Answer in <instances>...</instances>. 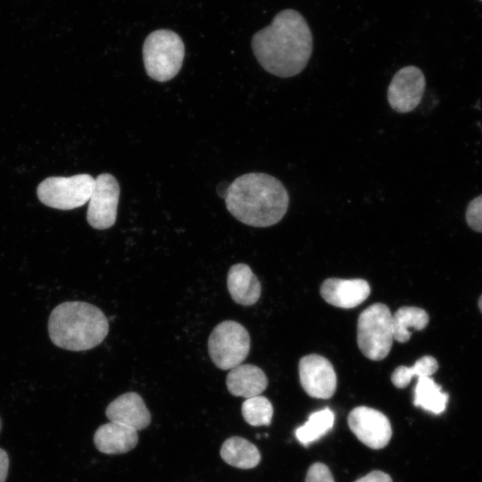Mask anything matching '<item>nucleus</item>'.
Returning <instances> with one entry per match:
<instances>
[{
    "label": "nucleus",
    "instance_id": "obj_1",
    "mask_svg": "<svg viewBox=\"0 0 482 482\" xmlns=\"http://www.w3.org/2000/svg\"><path fill=\"white\" fill-rule=\"evenodd\" d=\"M251 46L266 71L289 78L307 65L312 54V35L301 13L285 9L276 14L269 26L254 33Z\"/></svg>",
    "mask_w": 482,
    "mask_h": 482
},
{
    "label": "nucleus",
    "instance_id": "obj_2",
    "mask_svg": "<svg viewBox=\"0 0 482 482\" xmlns=\"http://www.w3.org/2000/svg\"><path fill=\"white\" fill-rule=\"evenodd\" d=\"M228 211L245 225L266 228L275 225L286 214L289 196L275 177L251 172L237 178L227 188Z\"/></svg>",
    "mask_w": 482,
    "mask_h": 482
},
{
    "label": "nucleus",
    "instance_id": "obj_3",
    "mask_svg": "<svg viewBox=\"0 0 482 482\" xmlns=\"http://www.w3.org/2000/svg\"><path fill=\"white\" fill-rule=\"evenodd\" d=\"M109 331L104 313L86 302H65L57 305L48 320V333L56 346L73 352L100 345Z\"/></svg>",
    "mask_w": 482,
    "mask_h": 482
},
{
    "label": "nucleus",
    "instance_id": "obj_4",
    "mask_svg": "<svg viewBox=\"0 0 482 482\" xmlns=\"http://www.w3.org/2000/svg\"><path fill=\"white\" fill-rule=\"evenodd\" d=\"M185 57L181 37L170 29L151 32L143 45V61L147 75L159 82L173 79L180 71Z\"/></svg>",
    "mask_w": 482,
    "mask_h": 482
},
{
    "label": "nucleus",
    "instance_id": "obj_5",
    "mask_svg": "<svg viewBox=\"0 0 482 482\" xmlns=\"http://www.w3.org/2000/svg\"><path fill=\"white\" fill-rule=\"evenodd\" d=\"M393 315L389 308L376 303L361 312L357 322V344L362 354L370 360L385 359L392 347Z\"/></svg>",
    "mask_w": 482,
    "mask_h": 482
},
{
    "label": "nucleus",
    "instance_id": "obj_6",
    "mask_svg": "<svg viewBox=\"0 0 482 482\" xmlns=\"http://www.w3.org/2000/svg\"><path fill=\"white\" fill-rule=\"evenodd\" d=\"M250 336L246 328L235 320H224L212 330L208 351L214 365L228 370L241 364L250 351Z\"/></svg>",
    "mask_w": 482,
    "mask_h": 482
},
{
    "label": "nucleus",
    "instance_id": "obj_7",
    "mask_svg": "<svg viewBox=\"0 0 482 482\" xmlns=\"http://www.w3.org/2000/svg\"><path fill=\"white\" fill-rule=\"evenodd\" d=\"M95 185L89 174L71 177H49L37 187L39 201L46 206L58 210H72L88 202Z\"/></svg>",
    "mask_w": 482,
    "mask_h": 482
},
{
    "label": "nucleus",
    "instance_id": "obj_8",
    "mask_svg": "<svg viewBox=\"0 0 482 482\" xmlns=\"http://www.w3.org/2000/svg\"><path fill=\"white\" fill-rule=\"evenodd\" d=\"M120 198V185L110 173H102L95 179L88 200L87 220L96 229H107L114 225Z\"/></svg>",
    "mask_w": 482,
    "mask_h": 482
},
{
    "label": "nucleus",
    "instance_id": "obj_9",
    "mask_svg": "<svg viewBox=\"0 0 482 482\" xmlns=\"http://www.w3.org/2000/svg\"><path fill=\"white\" fill-rule=\"evenodd\" d=\"M425 87L426 79L421 70L413 65L405 66L394 75L388 86V104L397 112H410L420 103Z\"/></svg>",
    "mask_w": 482,
    "mask_h": 482
},
{
    "label": "nucleus",
    "instance_id": "obj_10",
    "mask_svg": "<svg viewBox=\"0 0 482 482\" xmlns=\"http://www.w3.org/2000/svg\"><path fill=\"white\" fill-rule=\"evenodd\" d=\"M348 426L356 437L371 449L385 447L391 439L392 428L388 418L381 411L367 406H358L348 415Z\"/></svg>",
    "mask_w": 482,
    "mask_h": 482
},
{
    "label": "nucleus",
    "instance_id": "obj_11",
    "mask_svg": "<svg viewBox=\"0 0 482 482\" xmlns=\"http://www.w3.org/2000/svg\"><path fill=\"white\" fill-rule=\"evenodd\" d=\"M301 386L312 397L328 399L336 392L337 375L333 365L319 354L302 357L298 363Z\"/></svg>",
    "mask_w": 482,
    "mask_h": 482
},
{
    "label": "nucleus",
    "instance_id": "obj_12",
    "mask_svg": "<svg viewBox=\"0 0 482 482\" xmlns=\"http://www.w3.org/2000/svg\"><path fill=\"white\" fill-rule=\"evenodd\" d=\"M370 294L369 283L362 278H329L320 287L322 298L329 304L351 309L364 302Z\"/></svg>",
    "mask_w": 482,
    "mask_h": 482
},
{
    "label": "nucleus",
    "instance_id": "obj_13",
    "mask_svg": "<svg viewBox=\"0 0 482 482\" xmlns=\"http://www.w3.org/2000/svg\"><path fill=\"white\" fill-rule=\"evenodd\" d=\"M105 414L111 421L142 430L151 422V414L142 397L136 392L125 393L109 403Z\"/></svg>",
    "mask_w": 482,
    "mask_h": 482
},
{
    "label": "nucleus",
    "instance_id": "obj_14",
    "mask_svg": "<svg viewBox=\"0 0 482 482\" xmlns=\"http://www.w3.org/2000/svg\"><path fill=\"white\" fill-rule=\"evenodd\" d=\"M138 442L137 430L121 423L111 421L100 426L95 435L96 448L108 454L129 452Z\"/></svg>",
    "mask_w": 482,
    "mask_h": 482
},
{
    "label": "nucleus",
    "instance_id": "obj_15",
    "mask_svg": "<svg viewBox=\"0 0 482 482\" xmlns=\"http://www.w3.org/2000/svg\"><path fill=\"white\" fill-rule=\"evenodd\" d=\"M226 385L231 395L247 399L260 395L266 389L268 378L259 367L241 363L229 370Z\"/></svg>",
    "mask_w": 482,
    "mask_h": 482
},
{
    "label": "nucleus",
    "instance_id": "obj_16",
    "mask_svg": "<svg viewBox=\"0 0 482 482\" xmlns=\"http://www.w3.org/2000/svg\"><path fill=\"white\" fill-rule=\"evenodd\" d=\"M227 284L232 299L238 304L253 305L261 296V283L251 268L245 263H237L230 267Z\"/></svg>",
    "mask_w": 482,
    "mask_h": 482
},
{
    "label": "nucleus",
    "instance_id": "obj_17",
    "mask_svg": "<svg viewBox=\"0 0 482 482\" xmlns=\"http://www.w3.org/2000/svg\"><path fill=\"white\" fill-rule=\"evenodd\" d=\"M220 457L228 464L238 469H253L261 461L258 448L240 436L228 438L221 445Z\"/></svg>",
    "mask_w": 482,
    "mask_h": 482
},
{
    "label": "nucleus",
    "instance_id": "obj_18",
    "mask_svg": "<svg viewBox=\"0 0 482 482\" xmlns=\"http://www.w3.org/2000/svg\"><path fill=\"white\" fill-rule=\"evenodd\" d=\"M428 321V314L421 308L416 306L399 308L392 318L394 339L399 343L408 342L411 336L410 328L422 330Z\"/></svg>",
    "mask_w": 482,
    "mask_h": 482
},
{
    "label": "nucleus",
    "instance_id": "obj_19",
    "mask_svg": "<svg viewBox=\"0 0 482 482\" xmlns=\"http://www.w3.org/2000/svg\"><path fill=\"white\" fill-rule=\"evenodd\" d=\"M430 377L418 378L414 387L413 404L434 414L442 413L448 402V395L442 392Z\"/></svg>",
    "mask_w": 482,
    "mask_h": 482
},
{
    "label": "nucleus",
    "instance_id": "obj_20",
    "mask_svg": "<svg viewBox=\"0 0 482 482\" xmlns=\"http://www.w3.org/2000/svg\"><path fill=\"white\" fill-rule=\"evenodd\" d=\"M335 413L326 407L312 412L308 420L295 429L297 440L304 446L319 440L333 428Z\"/></svg>",
    "mask_w": 482,
    "mask_h": 482
},
{
    "label": "nucleus",
    "instance_id": "obj_21",
    "mask_svg": "<svg viewBox=\"0 0 482 482\" xmlns=\"http://www.w3.org/2000/svg\"><path fill=\"white\" fill-rule=\"evenodd\" d=\"M437 369V361L433 356L425 355L411 367H397L391 375V380L397 388H404L413 377H430Z\"/></svg>",
    "mask_w": 482,
    "mask_h": 482
},
{
    "label": "nucleus",
    "instance_id": "obj_22",
    "mask_svg": "<svg viewBox=\"0 0 482 482\" xmlns=\"http://www.w3.org/2000/svg\"><path fill=\"white\" fill-rule=\"evenodd\" d=\"M242 415L251 426H268L271 422L273 407L265 396L250 397L242 404Z\"/></svg>",
    "mask_w": 482,
    "mask_h": 482
},
{
    "label": "nucleus",
    "instance_id": "obj_23",
    "mask_svg": "<svg viewBox=\"0 0 482 482\" xmlns=\"http://www.w3.org/2000/svg\"><path fill=\"white\" fill-rule=\"evenodd\" d=\"M465 218L469 227L482 233V195L472 199L467 206Z\"/></svg>",
    "mask_w": 482,
    "mask_h": 482
},
{
    "label": "nucleus",
    "instance_id": "obj_24",
    "mask_svg": "<svg viewBox=\"0 0 482 482\" xmlns=\"http://www.w3.org/2000/svg\"><path fill=\"white\" fill-rule=\"evenodd\" d=\"M305 482H335V480L327 465L315 462L309 468Z\"/></svg>",
    "mask_w": 482,
    "mask_h": 482
},
{
    "label": "nucleus",
    "instance_id": "obj_25",
    "mask_svg": "<svg viewBox=\"0 0 482 482\" xmlns=\"http://www.w3.org/2000/svg\"><path fill=\"white\" fill-rule=\"evenodd\" d=\"M354 482H393L390 476L380 470H374Z\"/></svg>",
    "mask_w": 482,
    "mask_h": 482
},
{
    "label": "nucleus",
    "instance_id": "obj_26",
    "mask_svg": "<svg viewBox=\"0 0 482 482\" xmlns=\"http://www.w3.org/2000/svg\"><path fill=\"white\" fill-rule=\"evenodd\" d=\"M9 459L5 451L0 448V482H4L8 473Z\"/></svg>",
    "mask_w": 482,
    "mask_h": 482
},
{
    "label": "nucleus",
    "instance_id": "obj_27",
    "mask_svg": "<svg viewBox=\"0 0 482 482\" xmlns=\"http://www.w3.org/2000/svg\"><path fill=\"white\" fill-rule=\"evenodd\" d=\"M478 308H479L480 312H482V295H480V297L478 299Z\"/></svg>",
    "mask_w": 482,
    "mask_h": 482
},
{
    "label": "nucleus",
    "instance_id": "obj_28",
    "mask_svg": "<svg viewBox=\"0 0 482 482\" xmlns=\"http://www.w3.org/2000/svg\"><path fill=\"white\" fill-rule=\"evenodd\" d=\"M1 428H2V421H1V419H0V431H1Z\"/></svg>",
    "mask_w": 482,
    "mask_h": 482
},
{
    "label": "nucleus",
    "instance_id": "obj_29",
    "mask_svg": "<svg viewBox=\"0 0 482 482\" xmlns=\"http://www.w3.org/2000/svg\"><path fill=\"white\" fill-rule=\"evenodd\" d=\"M479 1H481V2H482V0H479Z\"/></svg>",
    "mask_w": 482,
    "mask_h": 482
}]
</instances>
